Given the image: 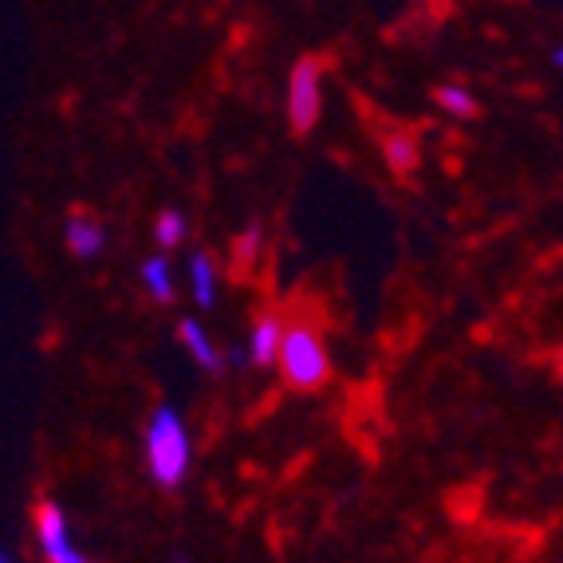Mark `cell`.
Instances as JSON below:
<instances>
[{"label":"cell","mask_w":563,"mask_h":563,"mask_svg":"<svg viewBox=\"0 0 563 563\" xmlns=\"http://www.w3.org/2000/svg\"><path fill=\"white\" fill-rule=\"evenodd\" d=\"M142 457L146 473L158 488H181L194 473V433L178 406H154L142 430Z\"/></svg>","instance_id":"1"},{"label":"cell","mask_w":563,"mask_h":563,"mask_svg":"<svg viewBox=\"0 0 563 563\" xmlns=\"http://www.w3.org/2000/svg\"><path fill=\"white\" fill-rule=\"evenodd\" d=\"M273 366L280 371V378L291 390H323L331 383V347L323 331L311 320H291L284 323L280 351H276Z\"/></svg>","instance_id":"2"},{"label":"cell","mask_w":563,"mask_h":563,"mask_svg":"<svg viewBox=\"0 0 563 563\" xmlns=\"http://www.w3.org/2000/svg\"><path fill=\"white\" fill-rule=\"evenodd\" d=\"M323 103H328V71L316 56H303L300 64H291L288 84H284V114L291 131H316L323 119Z\"/></svg>","instance_id":"3"},{"label":"cell","mask_w":563,"mask_h":563,"mask_svg":"<svg viewBox=\"0 0 563 563\" xmlns=\"http://www.w3.org/2000/svg\"><path fill=\"white\" fill-rule=\"evenodd\" d=\"M32 536L44 555V563H91L87 552L76 544V528L59 500H40L36 517H32Z\"/></svg>","instance_id":"4"},{"label":"cell","mask_w":563,"mask_h":563,"mask_svg":"<svg viewBox=\"0 0 563 563\" xmlns=\"http://www.w3.org/2000/svg\"><path fill=\"white\" fill-rule=\"evenodd\" d=\"M178 343L189 355V363H198V371H206V375H221L225 371V351L217 347V339L209 335V328L198 316H181L178 320Z\"/></svg>","instance_id":"5"},{"label":"cell","mask_w":563,"mask_h":563,"mask_svg":"<svg viewBox=\"0 0 563 563\" xmlns=\"http://www.w3.org/2000/svg\"><path fill=\"white\" fill-rule=\"evenodd\" d=\"M221 288H225V276H221V264L209 253H194L186 264V291L189 300L198 303V311H213L221 303Z\"/></svg>","instance_id":"6"},{"label":"cell","mask_w":563,"mask_h":563,"mask_svg":"<svg viewBox=\"0 0 563 563\" xmlns=\"http://www.w3.org/2000/svg\"><path fill=\"white\" fill-rule=\"evenodd\" d=\"M64 244H67V253L79 256V261H95V256H103V249H107V225L95 213H84V209H79V213H67Z\"/></svg>","instance_id":"7"},{"label":"cell","mask_w":563,"mask_h":563,"mask_svg":"<svg viewBox=\"0 0 563 563\" xmlns=\"http://www.w3.org/2000/svg\"><path fill=\"white\" fill-rule=\"evenodd\" d=\"M284 323L276 311H261L249 328V339H244V363L249 366H273L276 351H280V339H284Z\"/></svg>","instance_id":"8"},{"label":"cell","mask_w":563,"mask_h":563,"mask_svg":"<svg viewBox=\"0 0 563 563\" xmlns=\"http://www.w3.org/2000/svg\"><path fill=\"white\" fill-rule=\"evenodd\" d=\"M378 154H383L390 174L406 178V174H413V169L422 166V139L413 131H406V126H395V131H386L378 139Z\"/></svg>","instance_id":"9"},{"label":"cell","mask_w":563,"mask_h":563,"mask_svg":"<svg viewBox=\"0 0 563 563\" xmlns=\"http://www.w3.org/2000/svg\"><path fill=\"white\" fill-rule=\"evenodd\" d=\"M139 284L154 303H162V308L178 300V284L181 280H178V268H174V261H169V253L146 256V261L139 264Z\"/></svg>","instance_id":"10"},{"label":"cell","mask_w":563,"mask_h":563,"mask_svg":"<svg viewBox=\"0 0 563 563\" xmlns=\"http://www.w3.org/2000/svg\"><path fill=\"white\" fill-rule=\"evenodd\" d=\"M433 103H438V111H442V114L461 119V122L477 119V111H481L477 95H473L465 84H442L438 91H433Z\"/></svg>","instance_id":"11"},{"label":"cell","mask_w":563,"mask_h":563,"mask_svg":"<svg viewBox=\"0 0 563 563\" xmlns=\"http://www.w3.org/2000/svg\"><path fill=\"white\" fill-rule=\"evenodd\" d=\"M189 241V217L181 209H162L158 221H154V244L158 253H174Z\"/></svg>","instance_id":"12"},{"label":"cell","mask_w":563,"mask_h":563,"mask_svg":"<svg viewBox=\"0 0 563 563\" xmlns=\"http://www.w3.org/2000/svg\"><path fill=\"white\" fill-rule=\"evenodd\" d=\"M264 253V229L261 225H244L233 236V264L236 268H256Z\"/></svg>","instance_id":"13"},{"label":"cell","mask_w":563,"mask_h":563,"mask_svg":"<svg viewBox=\"0 0 563 563\" xmlns=\"http://www.w3.org/2000/svg\"><path fill=\"white\" fill-rule=\"evenodd\" d=\"M552 67H563V47L560 44L552 47Z\"/></svg>","instance_id":"14"},{"label":"cell","mask_w":563,"mask_h":563,"mask_svg":"<svg viewBox=\"0 0 563 563\" xmlns=\"http://www.w3.org/2000/svg\"><path fill=\"white\" fill-rule=\"evenodd\" d=\"M0 563H20V560L12 552H4V548H0Z\"/></svg>","instance_id":"15"}]
</instances>
